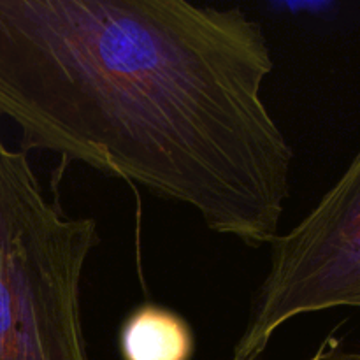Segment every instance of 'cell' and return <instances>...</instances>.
Wrapping results in <instances>:
<instances>
[{
  "mask_svg": "<svg viewBox=\"0 0 360 360\" xmlns=\"http://www.w3.org/2000/svg\"><path fill=\"white\" fill-rule=\"evenodd\" d=\"M262 25L186 0H0V116L21 151L137 183L250 248L276 239L294 150L264 101Z\"/></svg>",
  "mask_w": 360,
  "mask_h": 360,
  "instance_id": "cell-1",
  "label": "cell"
},
{
  "mask_svg": "<svg viewBox=\"0 0 360 360\" xmlns=\"http://www.w3.org/2000/svg\"><path fill=\"white\" fill-rule=\"evenodd\" d=\"M90 217L65 213L0 136V360H91L81 311Z\"/></svg>",
  "mask_w": 360,
  "mask_h": 360,
  "instance_id": "cell-2",
  "label": "cell"
},
{
  "mask_svg": "<svg viewBox=\"0 0 360 360\" xmlns=\"http://www.w3.org/2000/svg\"><path fill=\"white\" fill-rule=\"evenodd\" d=\"M336 308H360V151L319 204L271 243L269 269L232 357L264 355L285 323Z\"/></svg>",
  "mask_w": 360,
  "mask_h": 360,
  "instance_id": "cell-3",
  "label": "cell"
},
{
  "mask_svg": "<svg viewBox=\"0 0 360 360\" xmlns=\"http://www.w3.org/2000/svg\"><path fill=\"white\" fill-rule=\"evenodd\" d=\"M118 348L122 360H192L195 334L178 311L157 302H144L123 320Z\"/></svg>",
  "mask_w": 360,
  "mask_h": 360,
  "instance_id": "cell-4",
  "label": "cell"
},
{
  "mask_svg": "<svg viewBox=\"0 0 360 360\" xmlns=\"http://www.w3.org/2000/svg\"><path fill=\"white\" fill-rule=\"evenodd\" d=\"M264 355H253V357H243L231 360H264ZM306 360H360V350H352L345 347V341L341 338L329 334L326 340L320 343L315 354Z\"/></svg>",
  "mask_w": 360,
  "mask_h": 360,
  "instance_id": "cell-5",
  "label": "cell"
}]
</instances>
